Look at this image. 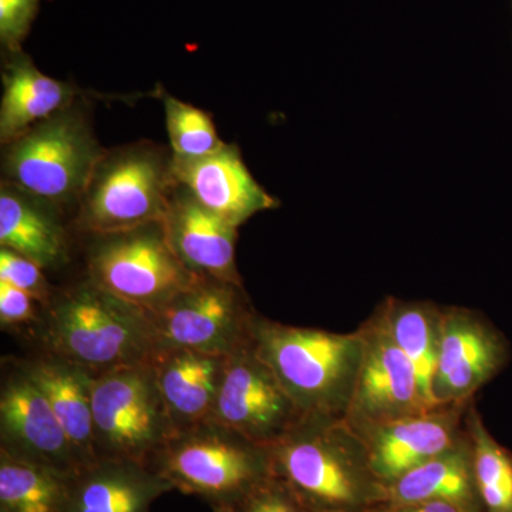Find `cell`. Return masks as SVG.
Masks as SVG:
<instances>
[{
    "label": "cell",
    "mask_w": 512,
    "mask_h": 512,
    "mask_svg": "<svg viewBox=\"0 0 512 512\" xmlns=\"http://www.w3.org/2000/svg\"><path fill=\"white\" fill-rule=\"evenodd\" d=\"M268 451L272 474L309 512H367L387 501L365 440L345 416H305Z\"/></svg>",
    "instance_id": "cell-1"
},
{
    "label": "cell",
    "mask_w": 512,
    "mask_h": 512,
    "mask_svg": "<svg viewBox=\"0 0 512 512\" xmlns=\"http://www.w3.org/2000/svg\"><path fill=\"white\" fill-rule=\"evenodd\" d=\"M252 348L305 416H345L363 356V333L252 322Z\"/></svg>",
    "instance_id": "cell-2"
},
{
    "label": "cell",
    "mask_w": 512,
    "mask_h": 512,
    "mask_svg": "<svg viewBox=\"0 0 512 512\" xmlns=\"http://www.w3.org/2000/svg\"><path fill=\"white\" fill-rule=\"evenodd\" d=\"M45 343L47 352L92 375L146 363L154 355L143 309L89 278L53 296L47 306Z\"/></svg>",
    "instance_id": "cell-3"
},
{
    "label": "cell",
    "mask_w": 512,
    "mask_h": 512,
    "mask_svg": "<svg viewBox=\"0 0 512 512\" xmlns=\"http://www.w3.org/2000/svg\"><path fill=\"white\" fill-rule=\"evenodd\" d=\"M175 187L173 153L140 141L107 151L77 202L76 227L114 234L163 221Z\"/></svg>",
    "instance_id": "cell-4"
},
{
    "label": "cell",
    "mask_w": 512,
    "mask_h": 512,
    "mask_svg": "<svg viewBox=\"0 0 512 512\" xmlns=\"http://www.w3.org/2000/svg\"><path fill=\"white\" fill-rule=\"evenodd\" d=\"M150 467L174 490L204 498L212 507H234L272 474L268 447L207 421L178 431Z\"/></svg>",
    "instance_id": "cell-5"
},
{
    "label": "cell",
    "mask_w": 512,
    "mask_h": 512,
    "mask_svg": "<svg viewBox=\"0 0 512 512\" xmlns=\"http://www.w3.org/2000/svg\"><path fill=\"white\" fill-rule=\"evenodd\" d=\"M3 150V181L57 208L79 202L94 167L106 153L89 114L76 101Z\"/></svg>",
    "instance_id": "cell-6"
},
{
    "label": "cell",
    "mask_w": 512,
    "mask_h": 512,
    "mask_svg": "<svg viewBox=\"0 0 512 512\" xmlns=\"http://www.w3.org/2000/svg\"><path fill=\"white\" fill-rule=\"evenodd\" d=\"M92 406L99 458L150 466L175 434L151 360L93 375Z\"/></svg>",
    "instance_id": "cell-7"
},
{
    "label": "cell",
    "mask_w": 512,
    "mask_h": 512,
    "mask_svg": "<svg viewBox=\"0 0 512 512\" xmlns=\"http://www.w3.org/2000/svg\"><path fill=\"white\" fill-rule=\"evenodd\" d=\"M92 237L87 251L89 279L143 311L163 308L200 276L175 254L163 221Z\"/></svg>",
    "instance_id": "cell-8"
},
{
    "label": "cell",
    "mask_w": 512,
    "mask_h": 512,
    "mask_svg": "<svg viewBox=\"0 0 512 512\" xmlns=\"http://www.w3.org/2000/svg\"><path fill=\"white\" fill-rule=\"evenodd\" d=\"M144 315L154 353L194 350L229 356L251 343L256 313L244 286L198 276L173 301Z\"/></svg>",
    "instance_id": "cell-9"
},
{
    "label": "cell",
    "mask_w": 512,
    "mask_h": 512,
    "mask_svg": "<svg viewBox=\"0 0 512 512\" xmlns=\"http://www.w3.org/2000/svg\"><path fill=\"white\" fill-rule=\"evenodd\" d=\"M305 417L251 343L227 357L212 421L269 447Z\"/></svg>",
    "instance_id": "cell-10"
},
{
    "label": "cell",
    "mask_w": 512,
    "mask_h": 512,
    "mask_svg": "<svg viewBox=\"0 0 512 512\" xmlns=\"http://www.w3.org/2000/svg\"><path fill=\"white\" fill-rule=\"evenodd\" d=\"M360 329L363 356L345 419L363 430L430 410L412 363L394 342L379 309Z\"/></svg>",
    "instance_id": "cell-11"
},
{
    "label": "cell",
    "mask_w": 512,
    "mask_h": 512,
    "mask_svg": "<svg viewBox=\"0 0 512 512\" xmlns=\"http://www.w3.org/2000/svg\"><path fill=\"white\" fill-rule=\"evenodd\" d=\"M510 360V346L490 320L464 308L441 309L434 399L464 404Z\"/></svg>",
    "instance_id": "cell-12"
},
{
    "label": "cell",
    "mask_w": 512,
    "mask_h": 512,
    "mask_svg": "<svg viewBox=\"0 0 512 512\" xmlns=\"http://www.w3.org/2000/svg\"><path fill=\"white\" fill-rule=\"evenodd\" d=\"M0 451L69 476L82 470L45 394L16 363L0 389Z\"/></svg>",
    "instance_id": "cell-13"
},
{
    "label": "cell",
    "mask_w": 512,
    "mask_h": 512,
    "mask_svg": "<svg viewBox=\"0 0 512 512\" xmlns=\"http://www.w3.org/2000/svg\"><path fill=\"white\" fill-rule=\"evenodd\" d=\"M464 404H446L427 412L357 430L365 440L370 466L386 487L413 468L439 456L463 439Z\"/></svg>",
    "instance_id": "cell-14"
},
{
    "label": "cell",
    "mask_w": 512,
    "mask_h": 512,
    "mask_svg": "<svg viewBox=\"0 0 512 512\" xmlns=\"http://www.w3.org/2000/svg\"><path fill=\"white\" fill-rule=\"evenodd\" d=\"M173 175L175 183L202 207L237 228L279 205L252 177L238 147L232 144L225 143L221 150L204 157L173 156Z\"/></svg>",
    "instance_id": "cell-15"
},
{
    "label": "cell",
    "mask_w": 512,
    "mask_h": 512,
    "mask_svg": "<svg viewBox=\"0 0 512 512\" xmlns=\"http://www.w3.org/2000/svg\"><path fill=\"white\" fill-rule=\"evenodd\" d=\"M163 225L171 248L192 274L242 285L238 228L202 207L177 183Z\"/></svg>",
    "instance_id": "cell-16"
},
{
    "label": "cell",
    "mask_w": 512,
    "mask_h": 512,
    "mask_svg": "<svg viewBox=\"0 0 512 512\" xmlns=\"http://www.w3.org/2000/svg\"><path fill=\"white\" fill-rule=\"evenodd\" d=\"M174 490L154 468L124 458H100L72 478L69 512H153Z\"/></svg>",
    "instance_id": "cell-17"
},
{
    "label": "cell",
    "mask_w": 512,
    "mask_h": 512,
    "mask_svg": "<svg viewBox=\"0 0 512 512\" xmlns=\"http://www.w3.org/2000/svg\"><path fill=\"white\" fill-rule=\"evenodd\" d=\"M227 357L194 350H164L151 357L175 433L211 421Z\"/></svg>",
    "instance_id": "cell-18"
},
{
    "label": "cell",
    "mask_w": 512,
    "mask_h": 512,
    "mask_svg": "<svg viewBox=\"0 0 512 512\" xmlns=\"http://www.w3.org/2000/svg\"><path fill=\"white\" fill-rule=\"evenodd\" d=\"M16 365L45 394L72 443L80 467L100 460L94 441L92 373L50 352L19 360Z\"/></svg>",
    "instance_id": "cell-19"
},
{
    "label": "cell",
    "mask_w": 512,
    "mask_h": 512,
    "mask_svg": "<svg viewBox=\"0 0 512 512\" xmlns=\"http://www.w3.org/2000/svg\"><path fill=\"white\" fill-rule=\"evenodd\" d=\"M0 141L12 143L40 121L72 106L77 90L37 69L23 50L6 53L2 70Z\"/></svg>",
    "instance_id": "cell-20"
},
{
    "label": "cell",
    "mask_w": 512,
    "mask_h": 512,
    "mask_svg": "<svg viewBox=\"0 0 512 512\" xmlns=\"http://www.w3.org/2000/svg\"><path fill=\"white\" fill-rule=\"evenodd\" d=\"M57 210L50 202L2 181L0 248L25 256L43 269L64 264L69 247Z\"/></svg>",
    "instance_id": "cell-21"
},
{
    "label": "cell",
    "mask_w": 512,
    "mask_h": 512,
    "mask_svg": "<svg viewBox=\"0 0 512 512\" xmlns=\"http://www.w3.org/2000/svg\"><path fill=\"white\" fill-rule=\"evenodd\" d=\"M441 501L466 512H484L468 433L456 446L413 468L387 487L386 505Z\"/></svg>",
    "instance_id": "cell-22"
},
{
    "label": "cell",
    "mask_w": 512,
    "mask_h": 512,
    "mask_svg": "<svg viewBox=\"0 0 512 512\" xmlns=\"http://www.w3.org/2000/svg\"><path fill=\"white\" fill-rule=\"evenodd\" d=\"M390 335L412 363L427 404L434 399V379L439 362L441 308L430 302L387 299L379 308Z\"/></svg>",
    "instance_id": "cell-23"
},
{
    "label": "cell",
    "mask_w": 512,
    "mask_h": 512,
    "mask_svg": "<svg viewBox=\"0 0 512 512\" xmlns=\"http://www.w3.org/2000/svg\"><path fill=\"white\" fill-rule=\"evenodd\" d=\"M72 478L0 451V512H69Z\"/></svg>",
    "instance_id": "cell-24"
},
{
    "label": "cell",
    "mask_w": 512,
    "mask_h": 512,
    "mask_svg": "<svg viewBox=\"0 0 512 512\" xmlns=\"http://www.w3.org/2000/svg\"><path fill=\"white\" fill-rule=\"evenodd\" d=\"M466 427L484 512H512V454L491 436L474 407L468 410Z\"/></svg>",
    "instance_id": "cell-25"
},
{
    "label": "cell",
    "mask_w": 512,
    "mask_h": 512,
    "mask_svg": "<svg viewBox=\"0 0 512 512\" xmlns=\"http://www.w3.org/2000/svg\"><path fill=\"white\" fill-rule=\"evenodd\" d=\"M163 103L174 157H204L225 146L218 137L214 121L204 110L175 99L170 94H163Z\"/></svg>",
    "instance_id": "cell-26"
},
{
    "label": "cell",
    "mask_w": 512,
    "mask_h": 512,
    "mask_svg": "<svg viewBox=\"0 0 512 512\" xmlns=\"http://www.w3.org/2000/svg\"><path fill=\"white\" fill-rule=\"evenodd\" d=\"M0 281L22 289L46 308L55 296L42 266L6 248H0Z\"/></svg>",
    "instance_id": "cell-27"
},
{
    "label": "cell",
    "mask_w": 512,
    "mask_h": 512,
    "mask_svg": "<svg viewBox=\"0 0 512 512\" xmlns=\"http://www.w3.org/2000/svg\"><path fill=\"white\" fill-rule=\"evenodd\" d=\"M39 6L40 0H0V43L5 53L22 50Z\"/></svg>",
    "instance_id": "cell-28"
},
{
    "label": "cell",
    "mask_w": 512,
    "mask_h": 512,
    "mask_svg": "<svg viewBox=\"0 0 512 512\" xmlns=\"http://www.w3.org/2000/svg\"><path fill=\"white\" fill-rule=\"evenodd\" d=\"M232 512H309L284 481L269 477L232 507Z\"/></svg>",
    "instance_id": "cell-29"
},
{
    "label": "cell",
    "mask_w": 512,
    "mask_h": 512,
    "mask_svg": "<svg viewBox=\"0 0 512 512\" xmlns=\"http://www.w3.org/2000/svg\"><path fill=\"white\" fill-rule=\"evenodd\" d=\"M35 299L22 289L0 281V325H28L36 319Z\"/></svg>",
    "instance_id": "cell-30"
},
{
    "label": "cell",
    "mask_w": 512,
    "mask_h": 512,
    "mask_svg": "<svg viewBox=\"0 0 512 512\" xmlns=\"http://www.w3.org/2000/svg\"><path fill=\"white\" fill-rule=\"evenodd\" d=\"M376 512H466L456 505L441 503V501H430V503L407 504V505H386Z\"/></svg>",
    "instance_id": "cell-31"
},
{
    "label": "cell",
    "mask_w": 512,
    "mask_h": 512,
    "mask_svg": "<svg viewBox=\"0 0 512 512\" xmlns=\"http://www.w3.org/2000/svg\"><path fill=\"white\" fill-rule=\"evenodd\" d=\"M214 508V512H232L231 507H212Z\"/></svg>",
    "instance_id": "cell-32"
},
{
    "label": "cell",
    "mask_w": 512,
    "mask_h": 512,
    "mask_svg": "<svg viewBox=\"0 0 512 512\" xmlns=\"http://www.w3.org/2000/svg\"><path fill=\"white\" fill-rule=\"evenodd\" d=\"M367 512H372V511H367Z\"/></svg>",
    "instance_id": "cell-33"
}]
</instances>
